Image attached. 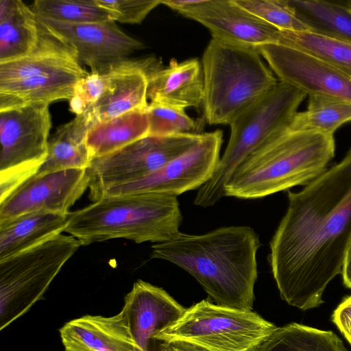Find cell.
<instances>
[{
	"label": "cell",
	"mask_w": 351,
	"mask_h": 351,
	"mask_svg": "<svg viewBox=\"0 0 351 351\" xmlns=\"http://www.w3.org/2000/svg\"><path fill=\"white\" fill-rule=\"evenodd\" d=\"M288 199L268 258L281 298L305 311L324 302L326 286L342 271L351 240V148Z\"/></svg>",
	"instance_id": "obj_1"
},
{
	"label": "cell",
	"mask_w": 351,
	"mask_h": 351,
	"mask_svg": "<svg viewBox=\"0 0 351 351\" xmlns=\"http://www.w3.org/2000/svg\"><path fill=\"white\" fill-rule=\"evenodd\" d=\"M261 246L251 227L231 226L202 234L180 232L169 241L154 244L150 257L187 271L216 304L252 311Z\"/></svg>",
	"instance_id": "obj_2"
},
{
	"label": "cell",
	"mask_w": 351,
	"mask_h": 351,
	"mask_svg": "<svg viewBox=\"0 0 351 351\" xmlns=\"http://www.w3.org/2000/svg\"><path fill=\"white\" fill-rule=\"evenodd\" d=\"M333 135L289 126L250 154L224 187L225 196L252 199L307 185L333 158Z\"/></svg>",
	"instance_id": "obj_3"
},
{
	"label": "cell",
	"mask_w": 351,
	"mask_h": 351,
	"mask_svg": "<svg viewBox=\"0 0 351 351\" xmlns=\"http://www.w3.org/2000/svg\"><path fill=\"white\" fill-rule=\"evenodd\" d=\"M182 221L176 196L156 192L107 195L71 212L65 232L82 245L113 239L158 243L178 234Z\"/></svg>",
	"instance_id": "obj_4"
},
{
	"label": "cell",
	"mask_w": 351,
	"mask_h": 351,
	"mask_svg": "<svg viewBox=\"0 0 351 351\" xmlns=\"http://www.w3.org/2000/svg\"><path fill=\"white\" fill-rule=\"evenodd\" d=\"M38 20L40 39L35 49L25 57L0 63V110L69 101L79 81L88 73L73 47Z\"/></svg>",
	"instance_id": "obj_5"
},
{
	"label": "cell",
	"mask_w": 351,
	"mask_h": 351,
	"mask_svg": "<svg viewBox=\"0 0 351 351\" xmlns=\"http://www.w3.org/2000/svg\"><path fill=\"white\" fill-rule=\"evenodd\" d=\"M203 109L210 125L230 124L278 80L256 48L211 38L202 59Z\"/></svg>",
	"instance_id": "obj_6"
},
{
	"label": "cell",
	"mask_w": 351,
	"mask_h": 351,
	"mask_svg": "<svg viewBox=\"0 0 351 351\" xmlns=\"http://www.w3.org/2000/svg\"><path fill=\"white\" fill-rule=\"evenodd\" d=\"M306 95L298 88L280 81L238 113L229 124V141L216 171L199 189L194 204L208 208L225 197V185L237 168L250 154L289 125Z\"/></svg>",
	"instance_id": "obj_7"
},
{
	"label": "cell",
	"mask_w": 351,
	"mask_h": 351,
	"mask_svg": "<svg viewBox=\"0 0 351 351\" xmlns=\"http://www.w3.org/2000/svg\"><path fill=\"white\" fill-rule=\"evenodd\" d=\"M82 245L72 235L58 234L0 261V330L43 298L67 261Z\"/></svg>",
	"instance_id": "obj_8"
},
{
	"label": "cell",
	"mask_w": 351,
	"mask_h": 351,
	"mask_svg": "<svg viewBox=\"0 0 351 351\" xmlns=\"http://www.w3.org/2000/svg\"><path fill=\"white\" fill-rule=\"evenodd\" d=\"M276 328L252 311L203 300L186 308L157 339L185 341L208 351H254Z\"/></svg>",
	"instance_id": "obj_9"
},
{
	"label": "cell",
	"mask_w": 351,
	"mask_h": 351,
	"mask_svg": "<svg viewBox=\"0 0 351 351\" xmlns=\"http://www.w3.org/2000/svg\"><path fill=\"white\" fill-rule=\"evenodd\" d=\"M49 104L0 110V202L34 176L48 152Z\"/></svg>",
	"instance_id": "obj_10"
},
{
	"label": "cell",
	"mask_w": 351,
	"mask_h": 351,
	"mask_svg": "<svg viewBox=\"0 0 351 351\" xmlns=\"http://www.w3.org/2000/svg\"><path fill=\"white\" fill-rule=\"evenodd\" d=\"M201 135L147 136L110 154L92 159L87 168L90 199L97 201L108 189L139 180L157 171L191 149Z\"/></svg>",
	"instance_id": "obj_11"
},
{
	"label": "cell",
	"mask_w": 351,
	"mask_h": 351,
	"mask_svg": "<svg viewBox=\"0 0 351 351\" xmlns=\"http://www.w3.org/2000/svg\"><path fill=\"white\" fill-rule=\"evenodd\" d=\"M222 143L223 133L220 130L202 133L195 145L157 171L139 180L109 188L101 197L143 192L178 197L184 192L199 189L216 171Z\"/></svg>",
	"instance_id": "obj_12"
},
{
	"label": "cell",
	"mask_w": 351,
	"mask_h": 351,
	"mask_svg": "<svg viewBox=\"0 0 351 351\" xmlns=\"http://www.w3.org/2000/svg\"><path fill=\"white\" fill-rule=\"evenodd\" d=\"M37 16L73 47L80 64L89 66L91 72H106L145 47L143 43L125 34L112 20L68 23Z\"/></svg>",
	"instance_id": "obj_13"
},
{
	"label": "cell",
	"mask_w": 351,
	"mask_h": 351,
	"mask_svg": "<svg viewBox=\"0 0 351 351\" xmlns=\"http://www.w3.org/2000/svg\"><path fill=\"white\" fill-rule=\"evenodd\" d=\"M88 182L87 169L33 176L0 202V223L32 212L69 213Z\"/></svg>",
	"instance_id": "obj_14"
},
{
	"label": "cell",
	"mask_w": 351,
	"mask_h": 351,
	"mask_svg": "<svg viewBox=\"0 0 351 351\" xmlns=\"http://www.w3.org/2000/svg\"><path fill=\"white\" fill-rule=\"evenodd\" d=\"M280 81L306 95L321 94L351 102V77L319 59L281 44L256 47Z\"/></svg>",
	"instance_id": "obj_15"
},
{
	"label": "cell",
	"mask_w": 351,
	"mask_h": 351,
	"mask_svg": "<svg viewBox=\"0 0 351 351\" xmlns=\"http://www.w3.org/2000/svg\"><path fill=\"white\" fill-rule=\"evenodd\" d=\"M206 27L212 38L256 48L278 44L280 30L256 17L234 0H199L180 14Z\"/></svg>",
	"instance_id": "obj_16"
},
{
	"label": "cell",
	"mask_w": 351,
	"mask_h": 351,
	"mask_svg": "<svg viewBox=\"0 0 351 351\" xmlns=\"http://www.w3.org/2000/svg\"><path fill=\"white\" fill-rule=\"evenodd\" d=\"M186 308L162 288L138 280L125 296L121 311L141 351H162L158 335L177 321Z\"/></svg>",
	"instance_id": "obj_17"
},
{
	"label": "cell",
	"mask_w": 351,
	"mask_h": 351,
	"mask_svg": "<svg viewBox=\"0 0 351 351\" xmlns=\"http://www.w3.org/2000/svg\"><path fill=\"white\" fill-rule=\"evenodd\" d=\"M151 60H127L104 72L106 84L87 113L93 126L128 112L145 110Z\"/></svg>",
	"instance_id": "obj_18"
},
{
	"label": "cell",
	"mask_w": 351,
	"mask_h": 351,
	"mask_svg": "<svg viewBox=\"0 0 351 351\" xmlns=\"http://www.w3.org/2000/svg\"><path fill=\"white\" fill-rule=\"evenodd\" d=\"M60 335L67 351H141L121 311L110 317L86 315L71 320Z\"/></svg>",
	"instance_id": "obj_19"
},
{
	"label": "cell",
	"mask_w": 351,
	"mask_h": 351,
	"mask_svg": "<svg viewBox=\"0 0 351 351\" xmlns=\"http://www.w3.org/2000/svg\"><path fill=\"white\" fill-rule=\"evenodd\" d=\"M147 99L150 102L186 109L202 106L204 79L197 58L178 62L171 60L166 68L151 64L147 73Z\"/></svg>",
	"instance_id": "obj_20"
},
{
	"label": "cell",
	"mask_w": 351,
	"mask_h": 351,
	"mask_svg": "<svg viewBox=\"0 0 351 351\" xmlns=\"http://www.w3.org/2000/svg\"><path fill=\"white\" fill-rule=\"evenodd\" d=\"M71 212L36 211L0 223V261L31 249L65 232Z\"/></svg>",
	"instance_id": "obj_21"
},
{
	"label": "cell",
	"mask_w": 351,
	"mask_h": 351,
	"mask_svg": "<svg viewBox=\"0 0 351 351\" xmlns=\"http://www.w3.org/2000/svg\"><path fill=\"white\" fill-rule=\"evenodd\" d=\"M40 39V24L21 0H0V63L29 55Z\"/></svg>",
	"instance_id": "obj_22"
},
{
	"label": "cell",
	"mask_w": 351,
	"mask_h": 351,
	"mask_svg": "<svg viewBox=\"0 0 351 351\" xmlns=\"http://www.w3.org/2000/svg\"><path fill=\"white\" fill-rule=\"evenodd\" d=\"M93 126L86 112L60 126L49 139L48 152L35 176L72 169H87L91 162L86 145Z\"/></svg>",
	"instance_id": "obj_23"
},
{
	"label": "cell",
	"mask_w": 351,
	"mask_h": 351,
	"mask_svg": "<svg viewBox=\"0 0 351 351\" xmlns=\"http://www.w3.org/2000/svg\"><path fill=\"white\" fill-rule=\"evenodd\" d=\"M149 124L145 110L128 112L92 126L86 137L91 160L114 152L149 136Z\"/></svg>",
	"instance_id": "obj_24"
},
{
	"label": "cell",
	"mask_w": 351,
	"mask_h": 351,
	"mask_svg": "<svg viewBox=\"0 0 351 351\" xmlns=\"http://www.w3.org/2000/svg\"><path fill=\"white\" fill-rule=\"evenodd\" d=\"M308 32L351 43V1L287 0Z\"/></svg>",
	"instance_id": "obj_25"
},
{
	"label": "cell",
	"mask_w": 351,
	"mask_h": 351,
	"mask_svg": "<svg viewBox=\"0 0 351 351\" xmlns=\"http://www.w3.org/2000/svg\"><path fill=\"white\" fill-rule=\"evenodd\" d=\"M254 351H348L332 331L298 323L277 327Z\"/></svg>",
	"instance_id": "obj_26"
},
{
	"label": "cell",
	"mask_w": 351,
	"mask_h": 351,
	"mask_svg": "<svg viewBox=\"0 0 351 351\" xmlns=\"http://www.w3.org/2000/svg\"><path fill=\"white\" fill-rule=\"evenodd\" d=\"M351 121V102L337 97L308 95L305 111L294 115L289 128L293 131L314 132L333 135L343 124Z\"/></svg>",
	"instance_id": "obj_27"
},
{
	"label": "cell",
	"mask_w": 351,
	"mask_h": 351,
	"mask_svg": "<svg viewBox=\"0 0 351 351\" xmlns=\"http://www.w3.org/2000/svg\"><path fill=\"white\" fill-rule=\"evenodd\" d=\"M278 44L308 53L351 77V43L309 32L280 31Z\"/></svg>",
	"instance_id": "obj_28"
},
{
	"label": "cell",
	"mask_w": 351,
	"mask_h": 351,
	"mask_svg": "<svg viewBox=\"0 0 351 351\" xmlns=\"http://www.w3.org/2000/svg\"><path fill=\"white\" fill-rule=\"evenodd\" d=\"M31 8L38 16L68 23L112 20L109 12L95 0H36Z\"/></svg>",
	"instance_id": "obj_29"
},
{
	"label": "cell",
	"mask_w": 351,
	"mask_h": 351,
	"mask_svg": "<svg viewBox=\"0 0 351 351\" xmlns=\"http://www.w3.org/2000/svg\"><path fill=\"white\" fill-rule=\"evenodd\" d=\"M243 9L280 31L308 32L287 0H234Z\"/></svg>",
	"instance_id": "obj_30"
},
{
	"label": "cell",
	"mask_w": 351,
	"mask_h": 351,
	"mask_svg": "<svg viewBox=\"0 0 351 351\" xmlns=\"http://www.w3.org/2000/svg\"><path fill=\"white\" fill-rule=\"evenodd\" d=\"M149 124V136H162L181 133H196L197 124L184 109L150 102L146 108Z\"/></svg>",
	"instance_id": "obj_31"
},
{
	"label": "cell",
	"mask_w": 351,
	"mask_h": 351,
	"mask_svg": "<svg viewBox=\"0 0 351 351\" xmlns=\"http://www.w3.org/2000/svg\"><path fill=\"white\" fill-rule=\"evenodd\" d=\"M106 9L114 21L140 24L148 14L161 4V0H95Z\"/></svg>",
	"instance_id": "obj_32"
},
{
	"label": "cell",
	"mask_w": 351,
	"mask_h": 351,
	"mask_svg": "<svg viewBox=\"0 0 351 351\" xmlns=\"http://www.w3.org/2000/svg\"><path fill=\"white\" fill-rule=\"evenodd\" d=\"M106 84L104 73L91 72L77 83L69 101V109L76 115L91 107L101 95Z\"/></svg>",
	"instance_id": "obj_33"
},
{
	"label": "cell",
	"mask_w": 351,
	"mask_h": 351,
	"mask_svg": "<svg viewBox=\"0 0 351 351\" xmlns=\"http://www.w3.org/2000/svg\"><path fill=\"white\" fill-rule=\"evenodd\" d=\"M332 321L351 345V295L345 298L333 311Z\"/></svg>",
	"instance_id": "obj_34"
},
{
	"label": "cell",
	"mask_w": 351,
	"mask_h": 351,
	"mask_svg": "<svg viewBox=\"0 0 351 351\" xmlns=\"http://www.w3.org/2000/svg\"><path fill=\"white\" fill-rule=\"evenodd\" d=\"M162 351H208L196 344L182 341L172 340L162 343Z\"/></svg>",
	"instance_id": "obj_35"
},
{
	"label": "cell",
	"mask_w": 351,
	"mask_h": 351,
	"mask_svg": "<svg viewBox=\"0 0 351 351\" xmlns=\"http://www.w3.org/2000/svg\"><path fill=\"white\" fill-rule=\"evenodd\" d=\"M341 274L344 285L351 289V240L346 254Z\"/></svg>",
	"instance_id": "obj_36"
},
{
	"label": "cell",
	"mask_w": 351,
	"mask_h": 351,
	"mask_svg": "<svg viewBox=\"0 0 351 351\" xmlns=\"http://www.w3.org/2000/svg\"><path fill=\"white\" fill-rule=\"evenodd\" d=\"M64 351H67V350H64Z\"/></svg>",
	"instance_id": "obj_37"
}]
</instances>
